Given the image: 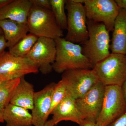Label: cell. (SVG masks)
Masks as SVG:
<instances>
[{
	"label": "cell",
	"mask_w": 126,
	"mask_h": 126,
	"mask_svg": "<svg viewBox=\"0 0 126 126\" xmlns=\"http://www.w3.org/2000/svg\"><path fill=\"white\" fill-rule=\"evenodd\" d=\"M62 79L66 83L67 94L75 100L86 94L99 82L93 69L67 70L63 73Z\"/></svg>",
	"instance_id": "obj_7"
},
{
	"label": "cell",
	"mask_w": 126,
	"mask_h": 126,
	"mask_svg": "<svg viewBox=\"0 0 126 126\" xmlns=\"http://www.w3.org/2000/svg\"><path fill=\"white\" fill-rule=\"evenodd\" d=\"M93 69L104 86L121 87L126 80V55L111 53Z\"/></svg>",
	"instance_id": "obj_4"
},
{
	"label": "cell",
	"mask_w": 126,
	"mask_h": 126,
	"mask_svg": "<svg viewBox=\"0 0 126 126\" xmlns=\"http://www.w3.org/2000/svg\"><path fill=\"white\" fill-rule=\"evenodd\" d=\"M119 9H124L126 11V0H115Z\"/></svg>",
	"instance_id": "obj_26"
},
{
	"label": "cell",
	"mask_w": 126,
	"mask_h": 126,
	"mask_svg": "<svg viewBox=\"0 0 126 126\" xmlns=\"http://www.w3.org/2000/svg\"><path fill=\"white\" fill-rule=\"evenodd\" d=\"M87 19L103 23L109 32L113 30L119 8L113 0H85L84 3Z\"/></svg>",
	"instance_id": "obj_8"
},
{
	"label": "cell",
	"mask_w": 126,
	"mask_h": 126,
	"mask_svg": "<svg viewBox=\"0 0 126 126\" xmlns=\"http://www.w3.org/2000/svg\"><path fill=\"white\" fill-rule=\"evenodd\" d=\"M51 114L55 126L63 121H70L79 125L84 121L77 108L75 99L68 94Z\"/></svg>",
	"instance_id": "obj_13"
},
{
	"label": "cell",
	"mask_w": 126,
	"mask_h": 126,
	"mask_svg": "<svg viewBox=\"0 0 126 126\" xmlns=\"http://www.w3.org/2000/svg\"><path fill=\"white\" fill-rule=\"evenodd\" d=\"M121 88L123 95L124 99L126 103V80L122 85Z\"/></svg>",
	"instance_id": "obj_28"
},
{
	"label": "cell",
	"mask_w": 126,
	"mask_h": 126,
	"mask_svg": "<svg viewBox=\"0 0 126 126\" xmlns=\"http://www.w3.org/2000/svg\"><path fill=\"white\" fill-rule=\"evenodd\" d=\"M38 68L26 56L18 57L5 52L0 56V78L6 79H20L30 74L38 73Z\"/></svg>",
	"instance_id": "obj_9"
},
{
	"label": "cell",
	"mask_w": 126,
	"mask_h": 126,
	"mask_svg": "<svg viewBox=\"0 0 126 126\" xmlns=\"http://www.w3.org/2000/svg\"><path fill=\"white\" fill-rule=\"evenodd\" d=\"M0 34H3V32H2V30L0 27Z\"/></svg>",
	"instance_id": "obj_32"
},
{
	"label": "cell",
	"mask_w": 126,
	"mask_h": 126,
	"mask_svg": "<svg viewBox=\"0 0 126 126\" xmlns=\"http://www.w3.org/2000/svg\"><path fill=\"white\" fill-rule=\"evenodd\" d=\"M32 5L30 0H12L0 9V20L9 19L27 24Z\"/></svg>",
	"instance_id": "obj_14"
},
{
	"label": "cell",
	"mask_w": 126,
	"mask_h": 126,
	"mask_svg": "<svg viewBox=\"0 0 126 126\" xmlns=\"http://www.w3.org/2000/svg\"><path fill=\"white\" fill-rule=\"evenodd\" d=\"M33 5L51 10L50 0H30Z\"/></svg>",
	"instance_id": "obj_23"
},
{
	"label": "cell",
	"mask_w": 126,
	"mask_h": 126,
	"mask_svg": "<svg viewBox=\"0 0 126 126\" xmlns=\"http://www.w3.org/2000/svg\"><path fill=\"white\" fill-rule=\"evenodd\" d=\"M56 52L54 39L39 37L26 56L43 74H47L53 70L52 65L55 60Z\"/></svg>",
	"instance_id": "obj_10"
},
{
	"label": "cell",
	"mask_w": 126,
	"mask_h": 126,
	"mask_svg": "<svg viewBox=\"0 0 126 126\" xmlns=\"http://www.w3.org/2000/svg\"><path fill=\"white\" fill-rule=\"evenodd\" d=\"M12 0H0V9L12 1Z\"/></svg>",
	"instance_id": "obj_29"
},
{
	"label": "cell",
	"mask_w": 126,
	"mask_h": 126,
	"mask_svg": "<svg viewBox=\"0 0 126 126\" xmlns=\"http://www.w3.org/2000/svg\"><path fill=\"white\" fill-rule=\"evenodd\" d=\"M105 89L106 86L99 81L86 94L75 100L84 120L96 122L102 107Z\"/></svg>",
	"instance_id": "obj_11"
},
{
	"label": "cell",
	"mask_w": 126,
	"mask_h": 126,
	"mask_svg": "<svg viewBox=\"0 0 126 126\" xmlns=\"http://www.w3.org/2000/svg\"><path fill=\"white\" fill-rule=\"evenodd\" d=\"M0 27L10 48L27 34L29 32L27 24H22L9 19L0 20Z\"/></svg>",
	"instance_id": "obj_16"
},
{
	"label": "cell",
	"mask_w": 126,
	"mask_h": 126,
	"mask_svg": "<svg viewBox=\"0 0 126 126\" xmlns=\"http://www.w3.org/2000/svg\"><path fill=\"white\" fill-rule=\"evenodd\" d=\"M4 121L6 126H32V116L29 110L9 103L4 108Z\"/></svg>",
	"instance_id": "obj_18"
},
{
	"label": "cell",
	"mask_w": 126,
	"mask_h": 126,
	"mask_svg": "<svg viewBox=\"0 0 126 126\" xmlns=\"http://www.w3.org/2000/svg\"><path fill=\"white\" fill-rule=\"evenodd\" d=\"M44 126H55V125L51 119L49 121H47Z\"/></svg>",
	"instance_id": "obj_31"
},
{
	"label": "cell",
	"mask_w": 126,
	"mask_h": 126,
	"mask_svg": "<svg viewBox=\"0 0 126 126\" xmlns=\"http://www.w3.org/2000/svg\"><path fill=\"white\" fill-rule=\"evenodd\" d=\"M51 10L57 24L61 30H67V18L65 12V0H50Z\"/></svg>",
	"instance_id": "obj_21"
},
{
	"label": "cell",
	"mask_w": 126,
	"mask_h": 126,
	"mask_svg": "<svg viewBox=\"0 0 126 126\" xmlns=\"http://www.w3.org/2000/svg\"><path fill=\"white\" fill-rule=\"evenodd\" d=\"M38 37L30 33L27 34L14 46L9 48V52L18 57H25L31 50Z\"/></svg>",
	"instance_id": "obj_20"
},
{
	"label": "cell",
	"mask_w": 126,
	"mask_h": 126,
	"mask_svg": "<svg viewBox=\"0 0 126 126\" xmlns=\"http://www.w3.org/2000/svg\"><path fill=\"white\" fill-rule=\"evenodd\" d=\"M107 126H126V112Z\"/></svg>",
	"instance_id": "obj_24"
},
{
	"label": "cell",
	"mask_w": 126,
	"mask_h": 126,
	"mask_svg": "<svg viewBox=\"0 0 126 126\" xmlns=\"http://www.w3.org/2000/svg\"><path fill=\"white\" fill-rule=\"evenodd\" d=\"M88 38L83 43L82 52L94 67L110 54L109 32L103 23L87 19Z\"/></svg>",
	"instance_id": "obj_2"
},
{
	"label": "cell",
	"mask_w": 126,
	"mask_h": 126,
	"mask_svg": "<svg viewBox=\"0 0 126 126\" xmlns=\"http://www.w3.org/2000/svg\"><path fill=\"white\" fill-rule=\"evenodd\" d=\"M126 112V103L121 87L106 86L101 112L97 120L98 126H107Z\"/></svg>",
	"instance_id": "obj_6"
},
{
	"label": "cell",
	"mask_w": 126,
	"mask_h": 126,
	"mask_svg": "<svg viewBox=\"0 0 126 126\" xmlns=\"http://www.w3.org/2000/svg\"><path fill=\"white\" fill-rule=\"evenodd\" d=\"M110 44L111 53L126 55V11L120 9L115 21Z\"/></svg>",
	"instance_id": "obj_15"
},
{
	"label": "cell",
	"mask_w": 126,
	"mask_h": 126,
	"mask_svg": "<svg viewBox=\"0 0 126 126\" xmlns=\"http://www.w3.org/2000/svg\"><path fill=\"white\" fill-rule=\"evenodd\" d=\"M7 47V42L4 35L0 34V56L5 52V50Z\"/></svg>",
	"instance_id": "obj_25"
},
{
	"label": "cell",
	"mask_w": 126,
	"mask_h": 126,
	"mask_svg": "<svg viewBox=\"0 0 126 126\" xmlns=\"http://www.w3.org/2000/svg\"><path fill=\"white\" fill-rule=\"evenodd\" d=\"M56 55L52 64L53 70L58 73L75 69H93V66L82 52L79 44L66 40L63 37L54 40Z\"/></svg>",
	"instance_id": "obj_1"
},
{
	"label": "cell",
	"mask_w": 126,
	"mask_h": 126,
	"mask_svg": "<svg viewBox=\"0 0 126 126\" xmlns=\"http://www.w3.org/2000/svg\"><path fill=\"white\" fill-rule=\"evenodd\" d=\"M79 125V126H98L96 123L86 120H84L82 123Z\"/></svg>",
	"instance_id": "obj_27"
},
{
	"label": "cell",
	"mask_w": 126,
	"mask_h": 126,
	"mask_svg": "<svg viewBox=\"0 0 126 126\" xmlns=\"http://www.w3.org/2000/svg\"><path fill=\"white\" fill-rule=\"evenodd\" d=\"M35 92L33 84L26 81L24 77H22L20 78L10 103L32 110L33 108Z\"/></svg>",
	"instance_id": "obj_17"
},
{
	"label": "cell",
	"mask_w": 126,
	"mask_h": 126,
	"mask_svg": "<svg viewBox=\"0 0 126 126\" xmlns=\"http://www.w3.org/2000/svg\"><path fill=\"white\" fill-rule=\"evenodd\" d=\"M27 24L30 33L38 37L55 39L63 36L52 10L32 5Z\"/></svg>",
	"instance_id": "obj_3"
},
{
	"label": "cell",
	"mask_w": 126,
	"mask_h": 126,
	"mask_svg": "<svg viewBox=\"0 0 126 126\" xmlns=\"http://www.w3.org/2000/svg\"><path fill=\"white\" fill-rule=\"evenodd\" d=\"M67 94V87L65 81L61 79L55 84L52 96V104L49 115L64 98Z\"/></svg>",
	"instance_id": "obj_22"
},
{
	"label": "cell",
	"mask_w": 126,
	"mask_h": 126,
	"mask_svg": "<svg viewBox=\"0 0 126 126\" xmlns=\"http://www.w3.org/2000/svg\"><path fill=\"white\" fill-rule=\"evenodd\" d=\"M4 108L0 107V123H3L4 121L3 118Z\"/></svg>",
	"instance_id": "obj_30"
},
{
	"label": "cell",
	"mask_w": 126,
	"mask_h": 126,
	"mask_svg": "<svg viewBox=\"0 0 126 126\" xmlns=\"http://www.w3.org/2000/svg\"><path fill=\"white\" fill-rule=\"evenodd\" d=\"M55 84L52 83L35 92L33 108L32 110L33 126H44L49 116L52 94Z\"/></svg>",
	"instance_id": "obj_12"
},
{
	"label": "cell",
	"mask_w": 126,
	"mask_h": 126,
	"mask_svg": "<svg viewBox=\"0 0 126 126\" xmlns=\"http://www.w3.org/2000/svg\"><path fill=\"white\" fill-rule=\"evenodd\" d=\"M67 32L64 39L75 44H83L88 38L87 19L83 4L74 0H66Z\"/></svg>",
	"instance_id": "obj_5"
},
{
	"label": "cell",
	"mask_w": 126,
	"mask_h": 126,
	"mask_svg": "<svg viewBox=\"0 0 126 126\" xmlns=\"http://www.w3.org/2000/svg\"><path fill=\"white\" fill-rule=\"evenodd\" d=\"M20 79H6L0 78V107L4 108L10 103Z\"/></svg>",
	"instance_id": "obj_19"
}]
</instances>
